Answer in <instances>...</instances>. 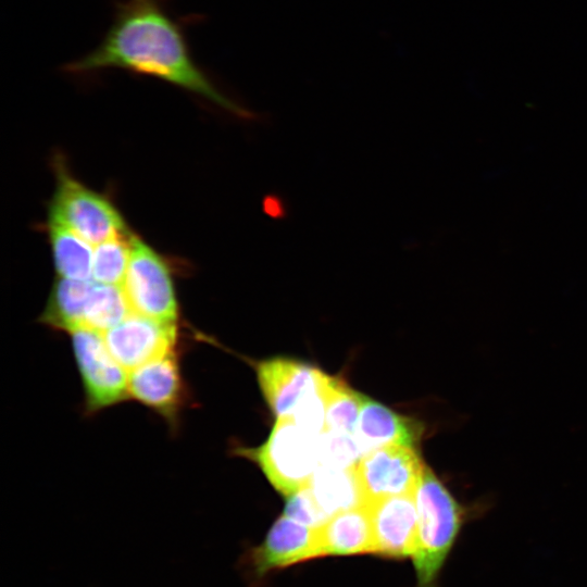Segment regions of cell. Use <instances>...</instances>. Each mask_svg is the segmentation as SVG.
Segmentation results:
<instances>
[{
    "label": "cell",
    "mask_w": 587,
    "mask_h": 587,
    "mask_svg": "<svg viewBox=\"0 0 587 587\" xmlns=\"http://www.w3.org/2000/svg\"><path fill=\"white\" fill-rule=\"evenodd\" d=\"M424 463L415 447L387 445L376 448L355 464L366 505L394 496L415 495Z\"/></svg>",
    "instance_id": "obj_8"
},
{
    "label": "cell",
    "mask_w": 587,
    "mask_h": 587,
    "mask_svg": "<svg viewBox=\"0 0 587 587\" xmlns=\"http://www.w3.org/2000/svg\"><path fill=\"white\" fill-rule=\"evenodd\" d=\"M320 465L348 469L362 458V452L352 434L324 430L317 437Z\"/></svg>",
    "instance_id": "obj_21"
},
{
    "label": "cell",
    "mask_w": 587,
    "mask_h": 587,
    "mask_svg": "<svg viewBox=\"0 0 587 587\" xmlns=\"http://www.w3.org/2000/svg\"><path fill=\"white\" fill-rule=\"evenodd\" d=\"M128 397L155 412L176 430L191 399L176 350L129 371Z\"/></svg>",
    "instance_id": "obj_7"
},
{
    "label": "cell",
    "mask_w": 587,
    "mask_h": 587,
    "mask_svg": "<svg viewBox=\"0 0 587 587\" xmlns=\"http://www.w3.org/2000/svg\"><path fill=\"white\" fill-rule=\"evenodd\" d=\"M130 313L122 286L95 282L85 310L82 328L104 333Z\"/></svg>",
    "instance_id": "obj_18"
},
{
    "label": "cell",
    "mask_w": 587,
    "mask_h": 587,
    "mask_svg": "<svg viewBox=\"0 0 587 587\" xmlns=\"http://www.w3.org/2000/svg\"><path fill=\"white\" fill-rule=\"evenodd\" d=\"M49 234L54 266L60 277L91 279L93 262L91 243L52 217H49Z\"/></svg>",
    "instance_id": "obj_17"
},
{
    "label": "cell",
    "mask_w": 587,
    "mask_h": 587,
    "mask_svg": "<svg viewBox=\"0 0 587 587\" xmlns=\"http://www.w3.org/2000/svg\"><path fill=\"white\" fill-rule=\"evenodd\" d=\"M70 335L86 412L93 414L128 398L127 370L109 350L103 333L77 328Z\"/></svg>",
    "instance_id": "obj_4"
},
{
    "label": "cell",
    "mask_w": 587,
    "mask_h": 587,
    "mask_svg": "<svg viewBox=\"0 0 587 587\" xmlns=\"http://www.w3.org/2000/svg\"><path fill=\"white\" fill-rule=\"evenodd\" d=\"M132 238L124 232L96 245L92 280L105 285H123L130 259Z\"/></svg>",
    "instance_id": "obj_20"
},
{
    "label": "cell",
    "mask_w": 587,
    "mask_h": 587,
    "mask_svg": "<svg viewBox=\"0 0 587 587\" xmlns=\"http://www.w3.org/2000/svg\"><path fill=\"white\" fill-rule=\"evenodd\" d=\"M122 288L132 313L176 323L178 303L168 267L157 252L134 236Z\"/></svg>",
    "instance_id": "obj_5"
},
{
    "label": "cell",
    "mask_w": 587,
    "mask_h": 587,
    "mask_svg": "<svg viewBox=\"0 0 587 587\" xmlns=\"http://www.w3.org/2000/svg\"><path fill=\"white\" fill-rule=\"evenodd\" d=\"M309 486L317 504L329 517L366 505L355 465L348 469L319 465Z\"/></svg>",
    "instance_id": "obj_15"
},
{
    "label": "cell",
    "mask_w": 587,
    "mask_h": 587,
    "mask_svg": "<svg viewBox=\"0 0 587 587\" xmlns=\"http://www.w3.org/2000/svg\"><path fill=\"white\" fill-rule=\"evenodd\" d=\"M284 514L314 528L322 527L330 519L317 504L309 485L288 496Z\"/></svg>",
    "instance_id": "obj_22"
},
{
    "label": "cell",
    "mask_w": 587,
    "mask_h": 587,
    "mask_svg": "<svg viewBox=\"0 0 587 587\" xmlns=\"http://www.w3.org/2000/svg\"><path fill=\"white\" fill-rule=\"evenodd\" d=\"M255 371L264 399L277 419L290 417L325 375L313 366L286 358L263 360L255 365Z\"/></svg>",
    "instance_id": "obj_11"
},
{
    "label": "cell",
    "mask_w": 587,
    "mask_h": 587,
    "mask_svg": "<svg viewBox=\"0 0 587 587\" xmlns=\"http://www.w3.org/2000/svg\"><path fill=\"white\" fill-rule=\"evenodd\" d=\"M323 557L374 553V535L367 505L332 516L319 528Z\"/></svg>",
    "instance_id": "obj_14"
},
{
    "label": "cell",
    "mask_w": 587,
    "mask_h": 587,
    "mask_svg": "<svg viewBox=\"0 0 587 587\" xmlns=\"http://www.w3.org/2000/svg\"><path fill=\"white\" fill-rule=\"evenodd\" d=\"M363 399L364 396L351 389L346 382L327 375L325 382L326 429L353 435Z\"/></svg>",
    "instance_id": "obj_19"
},
{
    "label": "cell",
    "mask_w": 587,
    "mask_h": 587,
    "mask_svg": "<svg viewBox=\"0 0 587 587\" xmlns=\"http://www.w3.org/2000/svg\"><path fill=\"white\" fill-rule=\"evenodd\" d=\"M371 514L375 554L403 559L413 557L417 544L415 495L384 498L367 504Z\"/></svg>",
    "instance_id": "obj_12"
},
{
    "label": "cell",
    "mask_w": 587,
    "mask_h": 587,
    "mask_svg": "<svg viewBox=\"0 0 587 587\" xmlns=\"http://www.w3.org/2000/svg\"><path fill=\"white\" fill-rule=\"evenodd\" d=\"M423 426L417 421L401 416L385 405L364 397L353 436L365 453L387 445L415 447Z\"/></svg>",
    "instance_id": "obj_13"
},
{
    "label": "cell",
    "mask_w": 587,
    "mask_h": 587,
    "mask_svg": "<svg viewBox=\"0 0 587 587\" xmlns=\"http://www.w3.org/2000/svg\"><path fill=\"white\" fill-rule=\"evenodd\" d=\"M323 557L319 528L303 525L283 514L261 545L248 551L243 564L252 578L268 572Z\"/></svg>",
    "instance_id": "obj_9"
},
{
    "label": "cell",
    "mask_w": 587,
    "mask_h": 587,
    "mask_svg": "<svg viewBox=\"0 0 587 587\" xmlns=\"http://www.w3.org/2000/svg\"><path fill=\"white\" fill-rule=\"evenodd\" d=\"M62 70L80 77L121 70L167 83L236 116L253 117V113L225 95L196 61L184 20L174 16L168 0L118 1L100 42Z\"/></svg>",
    "instance_id": "obj_1"
},
{
    "label": "cell",
    "mask_w": 587,
    "mask_h": 587,
    "mask_svg": "<svg viewBox=\"0 0 587 587\" xmlns=\"http://www.w3.org/2000/svg\"><path fill=\"white\" fill-rule=\"evenodd\" d=\"M415 500L419 527L412 559L416 587H436L440 570L462 526L464 510L426 464Z\"/></svg>",
    "instance_id": "obj_2"
},
{
    "label": "cell",
    "mask_w": 587,
    "mask_h": 587,
    "mask_svg": "<svg viewBox=\"0 0 587 587\" xmlns=\"http://www.w3.org/2000/svg\"><path fill=\"white\" fill-rule=\"evenodd\" d=\"M49 217L62 222L91 245L126 232L115 208L102 196L72 178L61 166Z\"/></svg>",
    "instance_id": "obj_6"
},
{
    "label": "cell",
    "mask_w": 587,
    "mask_h": 587,
    "mask_svg": "<svg viewBox=\"0 0 587 587\" xmlns=\"http://www.w3.org/2000/svg\"><path fill=\"white\" fill-rule=\"evenodd\" d=\"M95 280L59 277L51 289L40 321L54 328L72 332L83 327L87 302Z\"/></svg>",
    "instance_id": "obj_16"
},
{
    "label": "cell",
    "mask_w": 587,
    "mask_h": 587,
    "mask_svg": "<svg viewBox=\"0 0 587 587\" xmlns=\"http://www.w3.org/2000/svg\"><path fill=\"white\" fill-rule=\"evenodd\" d=\"M317 437L291 419L280 417L261 446L235 452L255 462L272 486L288 497L307 487L320 465Z\"/></svg>",
    "instance_id": "obj_3"
},
{
    "label": "cell",
    "mask_w": 587,
    "mask_h": 587,
    "mask_svg": "<svg viewBox=\"0 0 587 587\" xmlns=\"http://www.w3.org/2000/svg\"><path fill=\"white\" fill-rule=\"evenodd\" d=\"M113 357L132 371L157 358L176 350V323L163 322L136 313L103 333Z\"/></svg>",
    "instance_id": "obj_10"
}]
</instances>
